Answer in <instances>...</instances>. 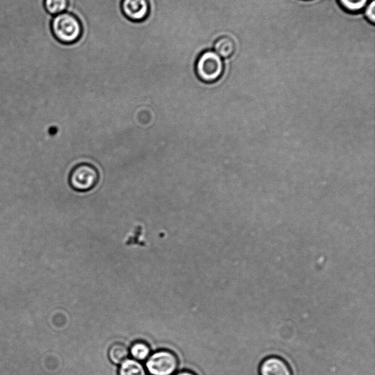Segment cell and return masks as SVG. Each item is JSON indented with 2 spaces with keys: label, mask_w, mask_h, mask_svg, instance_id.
<instances>
[{
  "label": "cell",
  "mask_w": 375,
  "mask_h": 375,
  "mask_svg": "<svg viewBox=\"0 0 375 375\" xmlns=\"http://www.w3.org/2000/svg\"><path fill=\"white\" fill-rule=\"evenodd\" d=\"M51 29L59 42L64 45L78 42L83 33L80 20L68 11L53 16Z\"/></svg>",
  "instance_id": "6da1fadb"
},
{
  "label": "cell",
  "mask_w": 375,
  "mask_h": 375,
  "mask_svg": "<svg viewBox=\"0 0 375 375\" xmlns=\"http://www.w3.org/2000/svg\"><path fill=\"white\" fill-rule=\"evenodd\" d=\"M195 71L197 78L202 84H215L224 74V60L214 50H205L199 55Z\"/></svg>",
  "instance_id": "7a4b0ae2"
},
{
  "label": "cell",
  "mask_w": 375,
  "mask_h": 375,
  "mask_svg": "<svg viewBox=\"0 0 375 375\" xmlns=\"http://www.w3.org/2000/svg\"><path fill=\"white\" fill-rule=\"evenodd\" d=\"M100 180V173L95 166L88 163L74 166L69 175V184L78 192H87L94 189Z\"/></svg>",
  "instance_id": "3957f363"
},
{
  "label": "cell",
  "mask_w": 375,
  "mask_h": 375,
  "mask_svg": "<svg viewBox=\"0 0 375 375\" xmlns=\"http://www.w3.org/2000/svg\"><path fill=\"white\" fill-rule=\"evenodd\" d=\"M179 366L175 354L168 350H161L151 354L146 361V371L151 375H174Z\"/></svg>",
  "instance_id": "277c9868"
},
{
  "label": "cell",
  "mask_w": 375,
  "mask_h": 375,
  "mask_svg": "<svg viewBox=\"0 0 375 375\" xmlns=\"http://www.w3.org/2000/svg\"><path fill=\"white\" fill-rule=\"evenodd\" d=\"M120 9L131 22L139 23L149 16L150 4L149 0H122Z\"/></svg>",
  "instance_id": "5b68a950"
},
{
  "label": "cell",
  "mask_w": 375,
  "mask_h": 375,
  "mask_svg": "<svg viewBox=\"0 0 375 375\" xmlns=\"http://www.w3.org/2000/svg\"><path fill=\"white\" fill-rule=\"evenodd\" d=\"M259 375H294L289 364L279 356L265 358L258 368Z\"/></svg>",
  "instance_id": "8992f818"
},
{
  "label": "cell",
  "mask_w": 375,
  "mask_h": 375,
  "mask_svg": "<svg viewBox=\"0 0 375 375\" xmlns=\"http://www.w3.org/2000/svg\"><path fill=\"white\" fill-rule=\"evenodd\" d=\"M214 51L222 59L231 57L236 51V44L234 39L229 35L219 37L214 43Z\"/></svg>",
  "instance_id": "52a82bcc"
},
{
  "label": "cell",
  "mask_w": 375,
  "mask_h": 375,
  "mask_svg": "<svg viewBox=\"0 0 375 375\" xmlns=\"http://www.w3.org/2000/svg\"><path fill=\"white\" fill-rule=\"evenodd\" d=\"M118 375H147V371L141 362L128 359L120 364Z\"/></svg>",
  "instance_id": "ba28073f"
},
{
  "label": "cell",
  "mask_w": 375,
  "mask_h": 375,
  "mask_svg": "<svg viewBox=\"0 0 375 375\" xmlns=\"http://www.w3.org/2000/svg\"><path fill=\"white\" fill-rule=\"evenodd\" d=\"M108 355L110 360L114 364L120 365L129 359L130 353L126 345L122 343H115L110 347Z\"/></svg>",
  "instance_id": "9c48e42d"
},
{
  "label": "cell",
  "mask_w": 375,
  "mask_h": 375,
  "mask_svg": "<svg viewBox=\"0 0 375 375\" xmlns=\"http://www.w3.org/2000/svg\"><path fill=\"white\" fill-rule=\"evenodd\" d=\"M129 353L133 359L141 362L147 361L151 355V350L147 343L138 341L132 345Z\"/></svg>",
  "instance_id": "30bf717a"
},
{
  "label": "cell",
  "mask_w": 375,
  "mask_h": 375,
  "mask_svg": "<svg viewBox=\"0 0 375 375\" xmlns=\"http://www.w3.org/2000/svg\"><path fill=\"white\" fill-rule=\"evenodd\" d=\"M69 0H45V8L52 16L67 11Z\"/></svg>",
  "instance_id": "8fae6325"
},
{
  "label": "cell",
  "mask_w": 375,
  "mask_h": 375,
  "mask_svg": "<svg viewBox=\"0 0 375 375\" xmlns=\"http://www.w3.org/2000/svg\"><path fill=\"white\" fill-rule=\"evenodd\" d=\"M369 0H340L342 7L351 13L362 11L369 4Z\"/></svg>",
  "instance_id": "7c38bea8"
},
{
  "label": "cell",
  "mask_w": 375,
  "mask_h": 375,
  "mask_svg": "<svg viewBox=\"0 0 375 375\" xmlns=\"http://www.w3.org/2000/svg\"><path fill=\"white\" fill-rule=\"evenodd\" d=\"M365 11V15L369 22L374 25L375 23V2L374 0H371V2L367 6Z\"/></svg>",
  "instance_id": "4fadbf2b"
},
{
  "label": "cell",
  "mask_w": 375,
  "mask_h": 375,
  "mask_svg": "<svg viewBox=\"0 0 375 375\" xmlns=\"http://www.w3.org/2000/svg\"><path fill=\"white\" fill-rule=\"evenodd\" d=\"M175 375H197L195 373L190 371H182L177 373Z\"/></svg>",
  "instance_id": "5bb4252c"
}]
</instances>
